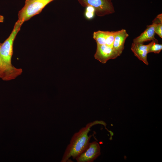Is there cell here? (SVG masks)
<instances>
[{"instance_id":"5","label":"cell","mask_w":162,"mask_h":162,"mask_svg":"<svg viewBox=\"0 0 162 162\" xmlns=\"http://www.w3.org/2000/svg\"><path fill=\"white\" fill-rule=\"evenodd\" d=\"M101 154L100 147L94 141L90 142L87 148L75 159L77 162H92Z\"/></svg>"},{"instance_id":"11","label":"cell","mask_w":162,"mask_h":162,"mask_svg":"<svg viewBox=\"0 0 162 162\" xmlns=\"http://www.w3.org/2000/svg\"><path fill=\"white\" fill-rule=\"evenodd\" d=\"M118 32V31L111 32L106 31V45L112 47L115 38Z\"/></svg>"},{"instance_id":"4","label":"cell","mask_w":162,"mask_h":162,"mask_svg":"<svg viewBox=\"0 0 162 162\" xmlns=\"http://www.w3.org/2000/svg\"><path fill=\"white\" fill-rule=\"evenodd\" d=\"M83 7H93L97 16H103L115 12L111 0H78Z\"/></svg>"},{"instance_id":"16","label":"cell","mask_w":162,"mask_h":162,"mask_svg":"<svg viewBox=\"0 0 162 162\" xmlns=\"http://www.w3.org/2000/svg\"><path fill=\"white\" fill-rule=\"evenodd\" d=\"M1 44L0 43V72H1L2 68V62L1 60V56H0V46H1Z\"/></svg>"},{"instance_id":"14","label":"cell","mask_w":162,"mask_h":162,"mask_svg":"<svg viewBox=\"0 0 162 162\" xmlns=\"http://www.w3.org/2000/svg\"><path fill=\"white\" fill-rule=\"evenodd\" d=\"M162 22L157 23L154 28V32L160 38H162Z\"/></svg>"},{"instance_id":"10","label":"cell","mask_w":162,"mask_h":162,"mask_svg":"<svg viewBox=\"0 0 162 162\" xmlns=\"http://www.w3.org/2000/svg\"><path fill=\"white\" fill-rule=\"evenodd\" d=\"M106 31L99 30L94 32L93 38L96 41L97 44L106 45Z\"/></svg>"},{"instance_id":"1","label":"cell","mask_w":162,"mask_h":162,"mask_svg":"<svg viewBox=\"0 0 162 162\" xmlns=\"http://www.w3.org/2000/svg\"><path fill=\"white\" fill-rule=\"evenodd\" d=\"M23 23L18 20L9 36L3 43L1 44L2 68L0 72V78L3 81H8L15 79L22 72L21 68H16L12 64L11 59L13 53L14 41Z\"/></svg>"},{"instance_id":"12","label":"cell","mask_w":162,"mask_h":162,"mask_svg":"<svg viewBox=\"0 0 162 162\" xmlns=\"http://www.w3.org/2000/svg\"><path fill=\"white\" fill-rule=\"evenodd\" d=\"M95 13V10L93 7L88 6L86 7L85 16L87 19L90 20L93 19Z\"/></svg>"},{"instance_id":"2","label":"cell","mask_w":162,"mask_h":162,"mask_svg":"<svg viewBox=\"0 0 162 162\" xmlns=\"http://www.w3.org/2000/svg\"><path fill=\"white\" fill-rule=\"evenodd\" d=\"M98 124H104V122L100 121L90 122L73 134L65 149L61 162H68L71 157L75 159L87 148L92 136H89L88 134L91 127Z\"/></svg>"},{"instance_id":"9","label":"cell","mask_w":162,"mask_h":162,"mask_svg":"<svg viewBox=\"0 0 162 162\" xmlns=\"http://www.w3.org/2000/svg\"><path fill=\"white\" fill-rule=\"evenodd\" d=\"M128 36L126 30L123 29L118 31L115 38L112 48L120 55L124 50L125 42Z\"/></svg>"},{"instance_id":"3","label":"cell","mask_w":162,"mask_h":162,"mask_svg":"<svg viewBox=\"0 0 162 162\" xmlns=\"http://www.w3.org/2000/svg\"><path fill=\"white\" fill-rule=\"evenodd\" d=\"M54 0H26L23 7L19 11L18 20L23 22L40 13L43 8Z\"/></svg>"},{"instance_id":"6","label":"cell","mask_w":162,"mask_h":162,"mask_svg":"<svg viewBox=\"0 0 162 162\" xmlns=\"http://www.w3.org/2000/svg\"><path fill=\"white\" fill-rule=\"evenodd\" d=\"M120 55L112 48L106 45L97 44V49L94 57L103 64L111 59H115Z\"/></svg>"},{"instance_id":"15","label":"cell","mask_w":162,"mask_h":162,"mask_svg":"<svg viewBox=\"0 0 162 162\" xmlns=\"http://www.w3.org/2000/svg\"><path fill=\"white\" fill-rule=\"evenodd\" d=\"M4 16L0 15V22H3L4 21Z\"/></svg>"},{"instance_id":"7","label":"cell","mask_w":162,"mask_h":162,"mask_svg":"<svg viewBox=\"0 0 162 162\" xmlns=\"http://www.w3.org/2000/svg\"><path fill=\"white\" fill-rule=\"evenodd\" d=\"M155 41H152L147 45L143 44V43L133 42L131 45V49L134 55L147 65L148 64L147 60L148 50L150 46Z\"/></svg>"},{"instance_id":"8","label":"cell","mask_w":162,"mask_h":162,"mask_svg":"<svg viewBox=\"0 0 162 162\" xmlns=\"http://www.w3.org/2000/svg\"><path fill=\"white\" fill-rule=\"evenodd\" d=\"M157 23L158 22L154 19L152 24L147 26L146 29L140 36L133 40V42L143 43L145 42L152 40L158 43V40L154 37V28Z\"/></svg>"},{"instance_id":"13","label":"cell","mask_w":162,"mask_h":162,"mask_svg":"<svg viewBox=\"0 0 162 162\" xmlns=\"http://www.w3.org/2000/svg\"><path fill=\"white\" fill-rule=\"evenodd\" d=\"M162 49V45L158 44V42H154L150 46L148 53L153 52L154 53H159Z\"/></svg>"}]
</instances>
